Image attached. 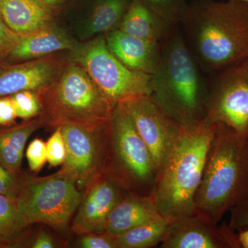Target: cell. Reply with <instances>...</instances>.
<instances>
[{"instance_id":"1","label":"cell","mask_w":248,"mask_h":248,"mask_svg":"<svg viewBox=\"0 0 248 248\" xmlns=\"http://www.w3.org/2000/svg\"><path fill=\"white\" fill-rule=\"evenodd\" d=\"M216 128L217 124L205 120L178 124L151 195L160 215L169 223L196 214V195Z\"/></svg>"},{"instance_id":"2","label":"cell","mask_w":248,"mask_h":248,"mask_svg":"<svg viewBox=\"0 0 248 248\" xmlns=\"http://www.w3.org/2000/svg\"><path fill=\"white\" fill-rule=\"evenodd\" d=\"M182 23L203 71L217 73L248 58V3L199 0L188 5Z\"/></svg>"},{"instance_id":"3","label":"cell","mask_w":248,"mask_h":248,"mask_svg":"<svg viewBox=\"0 0 248 248\" xmlns=\"http://www.w3.org/2000/svg\"><path fill=\"white\" fill-rule=\"evenodd\" d=\"M248 200V137L217 124L195 198L196 214L217 225Z\"/></svg>"},{"instance_id":"4","label":"cell","mask_w":248,"mask_h":248,"mask_svg":"<svg viewBox=\"0 0 248 248\" xmlns=\"http://www.w3.org/2000/svg\"><path fill=\"white\" fill-rule=\"evenodd\" d=\"M161 46V60L151 76V96L181 125L205 120L208 88L184 36L170 31Z\"/></svg>"},{"instance_id":"5","label":"cell","mask_w":248,"mask_h":248,"mask_svg":"<svg viewBox=\"0 0 248 248\" xmlns=\"http://www.w3.org/2000/svg\"><path fill=\"white\" fill-rule=\"evenodd\" d=\"M37 94L42 105L39 116L54 128L63 124H107L116 104L103 95L81 65L71 60L53 84Z\"/></svg>"},{"instance_id":"6","label":"cell","mask_w":248,"mask_h":248,"mask_svg":"<svg viewBox=\"0 0 248 248\" xmlns=\"http://www.w3.org/2000/svg\"><path fill=\"white\" fill-rule=\"evenodd\" d=\"M103 173L128 192L152 195L157 169L151 152L120 103L114 106L108 125Z\"/></svg>"},{"instance_id":"7","label":"cell","mask_w":248,"mask_h":248,"mask_svg":"<svg viewBox=\"0 0 248 248\" xmlns=\"http://www.w3.org/2000/svg\"><path fill=\"white\" fill-rule=\"evenodd\" d=\"M70 52L69 60L86 70L103 95L112 104L151 95V75L127 68L110 53L103 36L78 44Z\"/></svg>"},{"instance_id":"8","label":"cell","mask_w":248,"mask_h":248,"mask_svg":"<svg viewBox=\"0 0 248 248\" xmlns=\"http://www.w3.org/2000/svg\"><path fill=\"white\" fill-rule=\"evenodd\" d=\"M82 196L74 182L54 174L21 179L17 198L27 226L44 223L62 231L76 213Z\"/></svg>"},{"instance_id":"9","label":"cell","mask_w":248,"mask_h":248,"mask_svg":"<svg viewBox=\"0 0 248 248\" xmlns=\"http://www.w3.org/2000/svg\"><path fill=\"white\" fill-rule=\"evenodd\" d=\"M108 122L99 125L63 124L58 126L66 156L62 169L55 174L83 189L93 178L103 173Z\"/></svg>"},{"instance_id":"10","label":"cell","mask_w":248,"mask_h":248,"mask_svg":"<svg viewBox=\"0 0 248 248\" xmlns=\"http://www.w3.org/2000/svg\"><path fill=\"white\" fill-rule=\"evenodd\" d=\"M205 120L248 137V58L217 73L208 88Z\"/></svg>"},{"instance_id":"11","label":"cell","mask_w":248,"mask_h":248,"mask_svg":"<svg viewBox=\"0 0 248 248\" xmlns=\"http://www.w3.org/2000/svg\"><path fill=\"white\" fill-rule=\"evenodd\" d=\"M151 152L159 169L178 124L169 117L151 95H143L120 103Z\"/></svg>"},{"instance_id":"12","label":"cell","mask_w":248,"mask_h":248,"mask_svg":"<svg viewBox=\"0 0 248 248\" xmlns=\"http://www.w3.org/2000/svg\"><path fill=\"white\" fill-rule=\"evenodd\" d=\"M84 189L71 232L78 234H102L109 214L128 191L104 173L93 178Z\"/></svg>"},{"instance_id":"13","label":"cell","mask_w":248,"mask_h":248,"mask_svg":"<svg viewBox=\"0 0 248 248\" xmlns=\"http://www.w3.org/2000/svg\"><path fill=\"white\" fill-rule=\"evenodd\" d=\"M161 248H240L234 230L205 221L197 214L178 218L170 224Z\"/></svg>"},{"instance_id":"14","label":"cell","mask_w":248,"mask_h":248,"mask_svg":"<svg viewBox=\"0 0 248 248\" xmlns=\"http://www.w3.org/2000/svg\"><path fill=\"white\" fill-rule=\"evenodd\" d=\"M68 62L50 55L16 64H0V98L23 91L38 93L53 84Z\"/></svg>"},{"instance_id":"15","label":"cell","mask_w":248,"mask_h":248,"mask_svg":"<svg viewBox=\"0 0 248 248\" xmlns=\"http://www.w3.org/2000/svg\"><path fill=\"white\" fill-rule=\"evenodd\" d=\"M108 48L129 69L153 76L161 60L159 42L143 40L117 29L105 37Z\"/></svg>"},{"instance_id":"16","label":"cell","mask_w":248,"mask_h":248,"mask_svg":"<svg viewBox=\"0 0 248 248\" xmlns=\"http://www.w3.org/2000/svg\"><path fill=\"white\" fill-rule=\"evenodd\" d=\"M159 218L163 217L151 195L128 192L109 214L103 233L118 236Z\"/></svg>"},{"instance_id":"17","label":"cell","mask_w":248,"mask_h":248,"mask_svg":"<svg viewBox=\"0 0 248 248\" xmlns=\"http://www.w3.org/2000/svg\"><path fill=\"white\" fill-rule=\"evenodd\" d=\"M78 45L65 31L50 23L31 33L21 35L9 58L14 61H30L62 50L72 51Z\"/></svg>"},{"instance_id":"18","label":"cell","mask_w":248,"mask_h":248,"mask_svg":"<svg viewBox=\"0 0 248 248\" xmlns=\"http://www.w3.org/2000/svg\"><path fill=\"white\" fill-rule=\"evenodd\" d=\"M53 10L40 0H0V16L6 25L19 35L52 23Z\"/></svg>"},{"instance_id":"19","label":"cell","mask_w":248,"mask_h":248,"mask_svg":"<svg viewBox=\"0 0 248 248\" xmlns=\"http://www.w3.org/2000/svg\"><path fill=\"white\" fill-rule=\"evenodd\" d=\"M172 28L140 0H131L119 29L139 38L160 43Z\"/></svg>"},{"instance_id":"20","label":"cell","mask_w":248,"mask_h":248,"mask_svg":"<svg viewBox=\"0 0 248 248\" xmlns=\"http://www.w3.org/2000/svg\"><path fill=\"white\" fill-rule=\"evenodd\" d=\"M45 125L40 116L14 128L0 132V164L17 175L26 143L34 132Z\"/></svg>"},{"instance_id":"21","label":"cell","mask_w":248,"mask_h":248,"mask_svg":"<svg viewBox=\"0 0 248 248\" xmlns=\"http://www.w3.org/2000/svg\"><path fill=\"white\" fill-rule=\"evenodd\" d=\"M131 0H99L85 27L86 37L119 29Z\"/></svg>"},{"instance_id":"22","label":"cell","mask_w":248,"mask_h":248,"mask_svg":"<svg viewBox=\"0 0 248 248\" xmlns=\"http://www.w3.org/2000/svg\"><path fill=\"white\" fill-rule=\"evenodd\" d=\"M170 224L164 218H159L114 236L116 248L156 247L166 238Z\"/></svg>"},{"instance_id":"23","label":"cell","mask_w":248,"mask_h":248,"mask_svg":"<svg viewBox=\"0 0 248 248\" xmlns=\"http://www.w3.org/2000/svg\"><path fill=\"white\" fill-rule=\"evenodd\" d=\"M26 227L17 197L0 194V241L9 239Z\"/></svg>"},{"instance_id":"24","label":"cell","mask_w":248,"mask_h":248,"mask_svg":"<svg viewBox=\"0 0 248 248\" xmlns=\"http://www.w3.org/2000/svg\"><path fill=\"white\" fill-rule=\"evenodd\" d=\"M170 27L182 23L188 4L186 0H140Z\"/></svg>"},{"instance_id":"25","label":"cell","mask_w":248,"mask_h":248,"mask_svg":"<svg viewBox=\"0 0 248 248\" xmlns=\"http://www.w3.org/2000/svg\"><path fill=\"white\" fill-rule=\"evenodd\" d=\"M19 118L29 120L38 117L42 112L40 98L37 93L23 91L10 96Z\"/></svg>"},{"instance_id":"26","label":"cell","mask_w":248,"mask_h":248,"mask_svg":"<svg viewBox=\"0 0 248 248\" xmlns=\"http://www.w3.org/2000/svg\"><path fill=\"white\" fill-rule=\"evenodd\" d=\"M46 152L47 161L53 167L64 162L66 156V146L60 127L55 128V132L46 142Z\"/></svg>"},{"instance_id":"27","label":"cell","mask_w":248,"mask_h":248,"mask_svg":"<svg viewBox=\"0 0 248 248\" xmlns=\"http://www.w3.org/2000/svg\"><path fill=\"white\" fill-rule=\"evenodd\" d=\"M26 156L31 170L38 172L47 161L46 143L39 138L32 140L28 147Z\"/></svg>"},{"instance_id":"28","label":"cell","mask_w":248,"mask_h":248,"mask_svg":"<svg viewBox=\"0 0 248 248\" xmlns=\"http://www.w3.org/2000/svg\"><path fill=\"white\" fill-rule=\"evenodd\" d=\"M20 37L21 35L16 33L6 25L0 16V64L6 58H9Z\"/></svg>"},{"instance_id":"29","label":"cell","mask_w":248,"mask_h":248,"mask_svg":"<svg viewBox=\"0 0 248 248\" xmlns=\"http://www.w3.org/2000/svg\"><path fill=\"white\" fill-rule=\"evenodd\" d=\"M21 179L10 172L0 164V194L17 197L20 188Z\"/></svg>"},{"instance_id":"30","label":"cell","mask_w":248,"mask_h":248,"mask_svg":"<svg viewBox=\"0 0 248 248\" xmlns=\"http://www.w3.org/2000/svg\"><path fill=\"white\" fill-rule=\"evenodd\" d=\"M79 245L83 248H116L114 236L104 233L84 234Z\"/></svg>"},{"instance_id":"31","label":"cell","mask_w":248,"mask_h":248,"mask_svg":"<svg viewBox=\"0 0 248 248\" xmlns=\"http://www.w3.org/2000/svg\"><path fill=\"white\" fill-rule=\"evenodd\" d=\"M230 226L234 231H244L248 228V200L232 208Z\"/></svg>"},{"instance_id":"32","label":"cell","mask_w":248,"mask_h":248,"mask_svg":"<svg viewBox=\"0 0 248 248\" xmlns=\"http://www.w3.org/2000/svg\"><path fill=\"white\" fill-rule=\"evenodd\" d=\"M17 117L10 96L0 98V126L11 125Z\"/></svg>"},{"instance_id":"33","label":"cell","mask_w":248,"mask_h":248,"mask_svg":"<svg viewBox=\"0 0 248 248\" xmlns=\"http://www.w3.org/2000/svg\"><path fill=\"white\" fill-rule=\"evenodd\" d=\"M31 247L33 248H53L55 247L53 239L46 231H41L35 238Z\"/></svg>"},{"instance_id":"34","label":"cell","mask_w":248,"mask_h":248,"mask_svg":"<svg viewBox=\"0 0 248 248\" xmlns=\"http://www.w3.org/2000/svg\"><path fill=\"white\" fill-rule=\"evenodd\" d=\"M237 236L241 248H248V228L244 231H239Z\"/></svg>"},{"instance_id":"35","label":"cell","mask_w":248,"mask_h":248,"mask_svg":"<svg viewBox=\"0 0 248 248\" xmlns=\"http://www.w3.org/2000/svg\"><path fill=\"white\" fill-rule=\"evenodd\" d=\"M40 1L48 5L50 7L55 9V8L58 7L60 5L63 4L66 0H40Z\"/></svg>"},{"instance_id":"36","label":"cell","mask_w":248,"mask_h":248,"mask_svg":"<svg viewBox=\"0 0 248 248\" xmlns=\"http://www.w3.org/2000/svg\"><path fill=\"white\" fill-rule=\"evenodd\" d=\"M234 1H243V2L248 3V0H234Z\"/></svg>"}]
</instances>
